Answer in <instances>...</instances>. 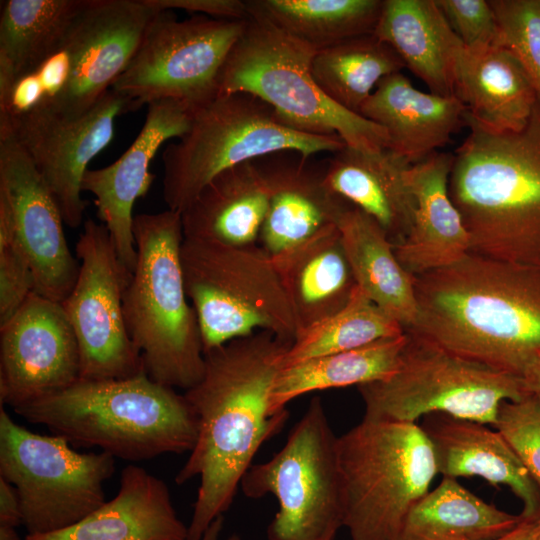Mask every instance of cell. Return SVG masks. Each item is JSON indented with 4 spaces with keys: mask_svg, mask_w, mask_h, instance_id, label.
Masks as SVG:
<instances>
[{
    "mask_svg": "<svg viewBox=\"0 0 540 540\" xmlns=\"http://www.w3.org/2000/svg\"><path fill=\"white\" fill-rule=\"evenodd\" d=\"M290 345L258 331L204 353L202 378L184 392L197 439L175 477L178 485L200 478L187 540H200L230 508L256 453L289 418L272 409L271 391Z\"/></svg>",
    "mask_w": 540,
    "mask_h": 540,
    "instance_id": "cell-1",
    "label": "cell"
},
{
    "mask_svg": "<svg viewBox=\"0 0 540 540\" xmlns=\"http://www.w3.org/2000/svg\"><path fill=\"white\" fill-rule=\"evenodd\" d=\"M406 329L461 358L520 377L540 353V268L469 253L414 276Z\"/></svg>",
    "mask_w": 540,
    "mask_h": 540,
    "instance_id": "cell-2",
    "label": "cell"
},
{
    "mask_svg": "<svg viewBox=\"0 0 540 540\" xmlns=\"http://www.w3.org/2000/svg\"><path fill=\"white\" fill-rule=\"evenodd\" d=\"M470 132L453 154L449 194L471 253L540 268V99L520 131Z\"/></svg>",
    "mask_w": 540,
    "mask_h": 540,
    "instance_id": "cell-3",
    "label": "cell"
},
{
    "mask_svg": "<svg viewBox=\"0 0 540 540\" xmlns=\"http://www.w3.org/2000/svg\"><path fill=\"white\" fill-rule=\"evenodd\" d=\"M14 411L71 445L99 447L128 461L193 449L198 420L184 394L145 371L121 379H79Z\"/></svg>",
    "mask_w": 540,
    "mask_h": 540,
    "instance_id": "cell-4",
    "label": "cell"
},
{
    "mask_svg": "<svg viewBox=\"0 0 540 540\" xmlns=\"http://www.w3.org/2000/svg\"><path fill=\"white\" fill-rule=\"evenodd\" d=\"M133 234L137 262L123 294L129 337L152 380L186 391L202 378L205 355L184 285L181 213L137 214Z\"/></svg>",
    "mask_w": 540,
    "mask_h": 540,
    "instance_id": "cell-5",
    "label": "cell"
},
{
    "mask_svg": "<svg viewBox=\"0 0 540 540\" xmlns=\"http://www.w3.org/2000/svg\"><path fill=\"white\" fill-rule=\"evenodd\" d=\"M345 146L337 135L291 128L251 94H217L193 111L187 132L164 149L163 199L168 209L181 213L226 169L277 153L310 158L334 154Z\"/></svg>",
    "mask_w": 540,
    "mask_h": 540,
    "instance_id": "cell-6",
    "label": "cell"
},
{
    "mask_svg": "<svg viewBox=\"0 0 540 540\" xmlns=\"http://www.w3.org/2000/svg\"><path fill=\"white\" fill-rule=\"evenodd\" d=\"M315 52L269 22L249 16L222 70L218 94L248 93L291 128L337 135L362 151L387 149L388 135L381 126L338 105L317 85L311 72Z\"/></svg>",
    "mask_w": 540,
    "mask_h": 540,
    "instance_id": "cell-7",
    "label": "cell"
},
{
    "mask_svg": "<svg viewBox=\"0 0 540 540\" xmlns=\"http://www.w3.org/2000/svg\"><path fill=\"white\" fill-rule=\"evenodd\" d=\"M345 527L352 540H394L438 474L417 423L362 421L337 441Z\"/></svg>",
    "mask_w": 540,
    "mask_h": 540,
    "instance_id": "cell-8",
    "label": "cell"
},
{
    "mask_svg": "<svg viewBox=\"0 0 540 540\" xmlns=\"http://www.w3.org/2000/svg\"><path fill=\"white\" fill-rule=\"evenodd\" d=\"M180 261L204 353L258 331L292 344L298 334L293 310L273 259L258 244L184 238Z\"/></svg>",
    "mask_w": 540,
    "mask_h": 540,
    "instance_id": "cell-9",
    "label": "cell"
},
{
    "mask_svg": "<svg viewBox=\"0 0 540 540\" xmlns=\"http://www.w3.org/2000/svg\"><path fill=\"white\" fill-rule=\"evenodd\" d=\"M398 370L358 386L363 419L416 423L428 414L495 425L503 401L526 397L520 377L461 358L408 331Z\"/></svg>",
    "mask_w": 540,
    "mask_h": 540,
    "instance_id": "cell-10",
    "label": "cell"
},
{
    "mask_svg": "<svg viewBox=\"0 0 540 540\" xmlns=\"http://www.w3.org/2000/svg\"><path fill=\"white\" fill-rule=\"evenodd\" d=\"M337 441L314 397L283 447L245 473L240 487L246 497L271 494L278 501L267 540L335 539L344 521Z\"/></svg>",
    "mask_w": 540,
    "mask_h": 540,
    "instance_id": "cell-11",
    "label": "cell"
},
{
    "mask_svg": "<svg viewBox=\"0 0 540 540\" xmlns=\"http://www.w3.org/2000/svg\"><path fill=\"white\" fill-rule=\"evenodd\" d=\"M114 472L112 455L79 453L61 436L34 433L1 405L0 478L17 490L27 534L65 529L95 511Z\"/></svg>",
    "mask_w": 540,
    "mask_h": 540,
    "instance_id": "cell-12",
    "label": "cell"
},
{
    "mask_svg": "<svg viewBox=\"0 0 540 540\" xmlns=\"http://www.w3.org/2000/svg\"><path fill=\"white\" fill-rule=\"evenodd\" d=\"M247 20H178L160 11L110 90L126 101L128 112L164 100L197 109L218 94L222 70Z\"/></svg>",
    "mask_w": 540,
    "mask_h": 540,
    "instance_id": "cell-13",
    "label": "cell"
},
{
    "mask_svg": "<svg viewBox=\"0 0 540 540\" xmlns=\"http://www.w3.org/2000/svg\"><path fill=\"white\" fill-rule=\"evenodd\" d=\"M77 280L61 303L80 352V378H128L144 371L124 319L123 294L132 272L120 261L102 223L88 219L76 243Z\"/></svg>",
    "mask_w": 540,
    "mask_h": 540,
    "instance_id": "cell-14",
    "label": "cell"
},
{
    "mask_svg": "<svg viewBox=\"0 0 540 540\" xmlns=\"http://www.w3.org/2000/svg\"><path fill=\"white\" fill-rule=\"evenodd\" d=\"M126 101L109 90L76 118L43 107L14 119H0L32 160L70 228L83 222L87 202L82 180L88 165L112 140L115 119L127 113Z\"/></svg>",
    "mask_w": 540,
    "mask_h": 540,
    "instance_id": "cell-15",
    "label": "cell"
},
{
    "mask_svg": "<svg viewBox=\"0 0 540 540\" xmlns=\"http://www.w3.org/2000/svg\"><path fill=\"white\" fill-rule=\"evenodd\" d=\"M159 12L146 0H87L62 42L71 60L67 84L40 107L67 118L89 111L128 66Z\"/></svg>",
    "mask_w": 540,
    "mask_h": 540,
    "instance_id": "cell-16",
    "label": "cell"
},
{
    "mask_svg": "<svg viewBox=\"0 0 540 540\" xmlns=\"http://www.w3.org/2000/svg\"><path fill=\"white\" fill-rule=\"evenodd\" d=\"M80 379V352L61 303L33 292L0 326V401L16 409Z\"/></svg>",
    "mask_w": 540,
    "mask_h": 540,
    "instance_id": "cell-17",
    "label": "cell"
},
{
    "mask_svg": "<svg viewBox=\"0 0 540 540\" xmlns=\"http://www.w3.org/2000/svg\"><path fill=\"white\" fill-rule=\"evenodd\" d=\"M0 188L14 209L16 238L35 276V293L62 303L77 280L58 205L12 132L0 127Z\"/></svg>",
    "mask_w": 540,
    "mask_h": 540,
    "instance_id": "cell-18",
    "label": "cell"
},
{
    "mask_svg": "<svg viewBox=\"0 0 540 540\" xmlns=\"http://www.w3.org/2000/svg\"><path fill=\"white\" fill-rule=\"evenodd\" d=\"M193 111L176 101L149 104L144 124L129 148L110 165L84 174L82 191L95 197L97 216L107 228L120 261L131 272L137 262L134 204L147 194L155 178L149 168L156 152L164 142L187 132Z\"/></svg>",
    "mask_w": 540,
    "mask_h": 540,
    "instance_id": "cell-19",
    "label": "cell"
},
{
    "mask_svg": "<svg viewBox=\"0 0 540 540\" xmlns=\"http://www.w3.org/2000/svg\"><path fill=\"white\" fill-rule=\"evenodd\" d=\"M453 159V154L436 151L405 172L415 210L394 252L413 276L450 266L471 252L469 234L449 194Z\"/></svg>",
    "mask_w": 540,
    "mask_h": 540,
    "instance_id": "cell-20",
    "label": "cell"
},
{
    "mask_svg": "<svg viewBox=\"0 0 540 540\" xmlns=\"http://www.w3.org/2000/svg\"><path fill=\"white\" fill-rule=\"evenodd\" d=\"M485 425L443 413L428 414L420 424L443 477L479 476L506 485L523 503L521 517L540 519V488L503 435Z\"/></svg>",
    "mask_w": 540,
    "mask_h": 540,
    "instance_id": "cell-21",
    "label": "cell"
},
{
    "mask_svg": "<svg viewBox=\"0 0 540 540\" xmlns=\"http://www.w3.org/2000/svg\"><path fill=\"white\" fill-rule=\"evenodd\" d=\"M271 157L263 163L270 198L258 245L275 258L337 226L349 203L327 187L324 171L310 166L309 158Z\"/></svg>",
    "mask_w": 540,
    "mask_h": 540,
    "instance_id": "cell-22",
    "label": "cell"
},
{
    "mask_svg": "<svg viewBox=\"0 0 540 540\" xmlns=\"http://www.w3.org/2000/svg\"><path fill=\"white\" fill-rule=\"evenodd\" d=\"M188 526L179 519L169 488L143 467L130 464L121 472L120 488L85 518L47 534L24 540H187Z\"/></svg>",
    "mask_w": 540,
    "mask_h": 540,
    "instance_id": "cell-23",
    "label": "cell"
},
{
    "mask_svg": "<svg viewBox=\"0 0 540 540\" xmlns=\"http://www.w3.org/2000/svg\"><path fill=\"white\" fill-rule=\"evenodd\" d=\"M358 113L381 126L387 149L413 165L450 141L466 110L456 96L423 92L397 72L377 84Z\"/></svg>",
    "mask_w": 540,
    "mask_h": 540,
    "instance_id": "cell-24",
    "label": "cell"
},
{
    "mask_svg": "<svg viewBox=\"0 0 540 540\" xmlns=\"http://www.w3.org/2000/svg\"><path fill=\"white\" fill-rule=\"evenodd\" d=\"M455 96L465 107V121L493 133L525 128L538 101L522 65L498 45L465 47L458 65Z\"/></svg>",
    "mask_w": 540,
    "mask_h": 540,
    "instance_id": "cell-25",
    "label": "cell"
},
{
    "mask_svg": "<svg viewBox=\"0 0 540 540\" xmlns=\"http://www.w3.org/2000/svg\"><path fill=\"white\" fill-rule=\"evenodd\" d=\"M269 198L263 163L226 169L181 212L184 238L237 247L258 244Z\"/></svg>",
    "mask_w": 540,
    "mask_h": 540,
    "instance_id": "cell-26",
    "label": "cell"
},
{
    "mask_svg": "<svg viewBox=\"0 0 540 540\" xmlns=\"http://www.w3.org/2000/svg\"><path fill=\"white\" fill-rule=\"evenodd\" d=\"M409 166L389 149L369 152L346 145L329 159L324 182L334 194L370 216L395 246L407 236L415 210L405 180Z\"/></svg>",
    "mask_w": 540,
    "mask_h": 540,
    "instance_id": "cell-27",
    "label": "cell"
},
{
    "mask_svg": "<svg viewBox=\"0 0 540 540\" xmlns=\"http://www.w3.org/2000/svg\"><path fill=\"white\" fill-rule=\"evenodd\" d=\"M373 34L393 48L431 93L455 96L465 46L435 0H383Z\"/></svg>",
    "mask_w": 540,
    "mask_h": 540,
    "instance_id": "cell-28",
    "label": "cell"
},
{
    "mask_svg": "<svg viewBox=\"0 0 540 540\" xmlns=\"http://www.w3.org/2000/svg\"><path fill=\"white\" fill-rule=\"evenodd\" d=\"M272 259L298 334L343 309L357 289L338 225Z\"/></svg>",
    "mask_w": 540,
    "mask_h": 540,
    "instance_id": "cell-29",
    "label": "cell"
},
{
    "mask_svg": "<svg viewBox=\"0 0 540 540\" xmlns=\"http://www.w3.org/2000/svg\"><path fill=\"white\" fill-rule=\"evenodd\" d=\"M358 288L405 330L417 317L414 276L398 261L394 244L366 213L348 204L338 220Z\"/></svg>",
    "mask_w": 540,
    "mask_h": 540,
    "instance_id": "cell-30",
    "label": "cell"
},
{
    "mask_svg": "<svg viewBox=\"0 0 540 540\" xmlns=\"http://www.w3.org/2000/svg\"><path fill=\"white\" fill-rule=\"evenodd\" d=\"M521 521L443 477L409 511L394 540H496Z\"/></svg>",
    "mask_w": 540,
    "mask_h": 540,
    "instance_id": "cell-31",
    "label": "cell"
},
{
    "mask_svg": "<svg viewBox=\"0 0 540 540\" xmlns=\"http://www.w3.org/2000/svg\"><path fill=\"white\" fill-rule=\"evenodd\" d=\"M87 0H7L0 15V98L63 42Z\"/></svg>",
    "mask_w": 540,
    "mask_h": 540,
    "instance_id": "cell-32",
    "label": "cell"
},
{
    "mask_svg": "<svg viewBox=\"0 0 540 540\" xmlns=\"http://www.w3.org/2000/svg\"><path fill=\"white\" fill-rule=\"evenodd\" d=\"M408 341L404 333L382 338L351 350L342 351L283 367L272 391L274 411L309 392L385 380L399 368Z\"/></svg>",
    "mask_w": 540,
    "mask_h": 540,
    "instance_id": "cell-33",
    "label": "cell"
},
{
    "mask_svg": "<svg viewBox=\"0 0 540 540\" xmlns=\"http://www.w3.org/2000/svg\"><path fill=\"white\" fill-rule=\"evenodd\" d=\"M246 5L249 16L319 51L373 33L383 1L246 0Z\"/></svg>",
    "mask_w": 540,
    "mask_h": 540,
    "instance_id": "cell-34",
    "label": "cell"
},
{
    "mask_svg": "<svg viewBox=\"0 0 540 540\" xmlns=\"http://www.w3.org/2000/svg\"><path fill=\"white\" fill-rule=\"evenodd\" d=\"M404 67L393 48L373 33L316 51L311 62L320 89L335 103L357 114L377 84Z\"/></svg>",
    "mask_w": 540,
    "mask_h": 540,
    "instance_id": "cell-35",
    "label": "cell"
},
{
    "mask_svg": "<svg viewBox=\"0 0 540 540\" xmlns=\"http://www.w3.org/2000/svg\"><path fill=\"white\" fill-rule=\"evenodd\" d=\"M404 332L405 329L396 320L357 286L343 309L296 336L283 357L282 368L351 350Z\"/></svg>",
    "mask_w": 540,
    "mask_h": 540,
    "instance_id": "cell-36",
    "label": "cell"
},
{
    "mask_svg": "<svg viewBox=\"0 0 540 540\" xmlns=\"http://www.w3.org/2000/svg\"><path fill=\"white\" fill-rule=\"evenodd\" d=\"M489 2L498 24L497 45L519 61L540 99V0Z\"/></svg>",
    "mask_w": 540,
    "mask_h": 540,
    "instance_id": "cell-37",
    "label": "cell"
},
{
    "mask_svg": "<svg viewBox=\"0 0 540 540\" xmlns=\"http://www.w3.org/2000/svg\"><path fill=\"white\" fill-rule=\"evenodd\" d=\"M494 427L540 488V398L530 394L519 401H503Z\"/></svg>",
    "mask_w": 540,
    "mask_h": 540,
    "instance_id": "cell-38",
    "label": "cell"
},
{
    "mask_svg": "<svg viewBox=\"0 0 540 540\" xmlns=\"http://www.w3.org/2000/svg\"><path fill=\"white\" fill-rule=\"evenodd\" d=\"M452 30L466 48L497 45L498 24L485 0H435Z\"/></svg>",
    "mask_w": 540,
    "mask_h": 540,
    "instance_id": "cell-39",
    "label": "cell"
},
{
    "mask_svg": "<svg viewBox=\"0 0 540 540\" xmlns=\"http://www.w3.org/2000/svg\"><path fill=\"white\" fill-rule=\"evenodd\" d=\"M31 264L17 241L0 248V326L35 292Z\"/></svg>",
    "mask_w": 540,
    "mask_h": 540,
    "instance_id": "cell-40",
    "label": "cell"
},
{
    "mask_svg": "<svg viewBox=\"0 0 540 540\" xmlns=\"http://www.w3.org/2000/svg\"><path fill=\"white\" fill-rule=\"evenodd\" d=\"M160 11L181 9L217 19L246 20L249 18L246 1L242 0H146Z\"/></svg>",
    "mask_w": 540,
    "mask_h": 540,
    "instance_id": "cell-41",
    "label": "cell"
},
{
    "mask_svg": "<svg viewBox=\"0 0 540 540\" xmlns=\"http://www.w3.org/2000/svg\"><path fill=\"white\" fill-rule=\"evenodd\" d=\"M70 70V56L62 43L34 69L45 91V101L42 105L54 101L62 93L69 79Z\"/></svg>",
    "mask_w": 540,
    "mask_h": 540,
    "instance_id": "cell-42",
    "label": "cell"
},
{
    "mask_svg": "<svg viewBox=\"0 0 540 540\" xmlns=\"http://www.w3.org/2000/svg\"><path fill=\"white\" fill-rule=\"evenodd\" d=\"M23 523L21 505L16 488L0 478V525L17 527Z\"/></svg>",
    "mask_w": 540,
    "mask_h": 540,
    "instance_id": "cell-43",
    "label": "cell"
},
{
    "mask_svg": "<svg viewBox=\"0 0 540 540\" xmlns=\"http://www.w3.org/2000/svg\"><path fill=\"white\" fill-rule=\"evenodd\" d=\"M16 240V223L12 203L0 188V248Z\"/></svg>",
    "mask_w": 540,
    "mask_h": 540,
    "instance_id": "cell-44",
    "label": "cell"
},
{
    "mask_svg": "<svg viewBox=\"0 0 540 540\" xmlns=\"http://www.w3.org/2000/svg\"><path fill=\"white\" fill-rule=\"evenodd\" d=\"M520 379L528 394L540 398V353L526 365Z\"/></svg>",
    "mask_w": 540,
    "mask_h": 540,
    "instance_id": "cell-45",
    "label": "cell"
},
{
    "mask_svg": "<svg viewBox=\"0 0 540 540\" xmlns=\"http://www.w3.org/2000/svg\"><path fill=\"white\" fill-rule=\"evenodd\" d=\"M540 528V519L522 521L510 532L496 540H537Z\"/></svg>",
    "mask_w": 540,
    "mask_h": 540,
    "instance_id": "cell-46",
    "label": "cell"
},
{
    "mask_svg": "<svg viewBox=\"0 0 540 540\" xmlns=\"http://www.w3.org/2000/svg\"><path fill=\"white\" fill-rule=\"evenodd\" d=\"M224 525V516L216 518L207 528L200 540H219ZM226 540H241L237 534H232Z\"/></svg>",
    "mask_w": 540,
    "mask_h": 540,
    "instance_id": "cell-47",
    "label": "cell"
},
{
    "mask_svg": "<svg viewBox=\"0 0 540 540\" xmlns=\"http://www.w3.org/2000/svg\"><path fill=\"white\" fill-rule=\"evenodd\" d=\"M0 540H20L15 527L0 525Z\"/></svg>",
    "mask_w": 540,
    "mask_h": 540,
    "instance_id": "cell-48",
    "label": "cell"
},
{
    "mask_svg": "<svg viewBox=\"0 0 540 540\" xmlns=\"http://www.w3.org/2000/svg\"><path fill=\"white\" fill-rule=\"evenodd\" d=\"M537 540H540V528H539V531H538Z\"/></svg>",
    "mask_w": 540,
    "mask_h": 540,
    "instance_id": "cell-49",
    "label": "cell"
}]
</instances>
